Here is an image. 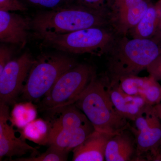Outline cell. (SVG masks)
<instances>
[{"label":"cell","instance_id":"44dd1931","mask_svg":"<svg viewBox=\"0 0 161 161\" xmlns=\"http://www.w3.org/2000/svg\"><path fill=\"white\" fill-rule=\"evenodd\" d=\"M68 154L58 148L49 146L45 152L38 156L31 157L21 158L12 161H67Z\"/></svg>","mask_w":161,"mask_h":161},{"label":"cell","instance_id":"30bf717a","mask_svg":"<svg viewBox=\"0 0 161 161\" xmlns=\"http://www.w3.org/2000/svg\"><path fill=\"white\" fill-rule=\"evenodd\" d=\"M9 118L8 105L0 103V160L4 157L21 156L29 151L34 155L37 153L36 149L28 145L26 139L16 137L13 126L8 124Z\"/></svg>","mask_w":161,"mask_h":161},{"label":"cell","instance_id":"5b68a950","mask_svg":"<svg viewBox=\"0 0 161 161\" xmlns=\"http://www.w3.org/2000/svg\"><path fill=\"white\" fill-rule=\"evenodd\" d=\"M78 64L65 55L43 54L32 66L22 92L25 101H37L44 97L64 73Z\"/></svg>","mask_w":161,"mask_h":161},{"label":"cell","instance_id":"8fae6325","mask_svg":"<svg viewBox=\"0 0 161 161\" xmlns=\"http://www.w3.org/2000/svg\"><path fill=\"white\" fill-rule=\"evenodd\" d=\"M31 30V19L11 12L0 10V41L23 48Z\"/></svg>","mask_w":161,"mask_h":161},{"label":"cell","instance_id":"6da1fadb","mask_svg":"<svg viewBox=\"0 0 161 161\" xmlns=\"http://www.w3.org/2000/svg\"><path fill=\"white\" fill-rule=\"evenodd\" d=\"M93 27H110L108 12L72 4L40 12L31 19V30L40 40Z\"/></svg>","mask_w":161,"mask_h":161},{"label":"cell","instance_id":"f1b7e54d","mask_svg":"<svg viewBox=\"0 0 161 161\" xmlns=\"http://www.w3.org/2000/svg\"><path fill=\"white\" fill-rule=\"evenodd\" d=\"M158 161H161V146L159 150V155L158 159Z\"/></svg>","mask_w":161,"mask_h":161},{"label":"cell","instance_id":"9c48e42d","mask_svg":"<svg viewBox=\"0 0 161 161\" xmlns=\"http://www.w3.org/2000/svg\"><path fill=\"white\" fill-rule=\"evenodd\" d=\"M152 4L150 0H111L108 7L110 27L117 36H126Z\"/></svg>","mask_w":161,"mask_h":161},{"label":"cell","instance_id":"d6986e66","mask_svg":"<svg viewBox=\"0 0 161 161\" xmlns=\"http://www.w3.org/2000/svg\"><path fill=\"white\" fill-rule=\"evenodd\" d=\"M21 136L40 145H47L50 124L42 119H36L22 129Z\"/></svg>","mask_w":161,"mask_h":161},{"label":"cell","instance_id":"5bb4252c","mask_svg":"<svg viewBox=\"0 0 161 161\" xmlns=\"http://www.w3.org/2000/svg\"><path fill=\"white\" fill-rule=\"evenodd\" d=\"M113 134L95 130L73 150L72 161H105L107 143Z\"/></svg>","mask_w":161,"mask_h":161},{"label":"cell","instance_id":"83f0119b","mask_svg":"<svg viewBox=\"0 0 161 161\" xmlns=\"http://www.w3.org/2000/svg\"><path fill=\"white\" fill-rule=\"evenodd\" d=\"M153 107H154V110H155L157 115L161 119V98L159 102L157 104L154 106Z\"/></svg>","mask_w":161,"mask_h":161},{"label":"cell","instance_id":"277c9868","mask_svg":"<svg viewBox=\"0 0 161 161\" xmlns=\"http://www.w3.org/2000/svg\"><path fill=\"white\" fill-rule=\"evenodd\" d=\"M117 36L110 27H93L41 40L43 46L61 51L101 56L106 54Z\"/></svg>","mask_w":161,"mask_h":161},{"label":"cell","instance_id":"3957f363","mask_svg":"<svg viewBox=\"0 0 161 161\" xmlns=\"http://www.w3.org/2000/svg\"><path fill=\"white\" fill-rule=\"evenodd\" d=\"M105 73L94 76L74 104L86 116L97 131L115 134L129 126L130 121L122 116L111 100Z\"/></svg>","mask_w":161,"mask_h":161},{"label":"cell","instance_id":"4fadbf2b","mask_svg":"<svg viewBox=\"0 0 161 161\" xmlns=\"http://www.w3.org/2000/svg\"><path fill=\"white\" fill-rule=\"evenodd\" d=\"M108 91L117 112L130 121L135 120L149 105L140 96L128 95L124 92L116 82H110L109 80Z\"/></svg>","mask_w":161,"mask_h":161},{"label":"cell","instance_id":"2e32d148","mask_svg":"<svg viewBox=\"0 0 161 161\" xmlns=\"http://www.w3.org/2000/svg\"><path fill=\"white\" fill-rule=\"evenodd\" d=\"M54 112H59L60 115L52 124H50V130H74L93 126L86 115L74 104Z\"/></svg>","mask_w":161,"mask_h":161},{"label":"cell","instance_id":"ffe728a7","mask_svg":"<svg viewBox=\"0 0 161 161\" xmlns=\"http://www.w3.org/2000/svg\"><path fill=\"white\" fill-rule=\"evenodd\" d=\"M32 102L26 101L14 105L9 118L13 126L22 130L36 119L37 110Z\"/></svg>","mask_w":161,"mask_h":161},{"label":"cell","instance_id":"ac0fdd59","mask_svg":"<svg viewBox=\"0 0 161 161\" xmlns=\"http://www.w3.org/2000/svg\"><path fill=\"white\" fill-rule=\"evenodd\" d=\"M155 79L150 75L144 77L133 75L123 77L115 82L118 84L121 89L128 95L140 96L144 98L147 90Z\"/></svg>","mask_w":161,"mask_h":161},{"label":"cell","instance_id":"7c38bea8","mask_svg":"<svg viewBox=\"0 0 161 161\" xmlns=\"http://www.w3.org/2000/svg\"><path fill=\"white\" fill-rule=\"evenodd\" d=\"M105 161H138L135 136L129 127L113 134L108 141Z\"/></svg>","mask_w":161,"mask_h":161},{"label":"cell","instance_id":"9a60e30c","mask_svg":"<svg viewBox=\"0 0 161 161\" xmlns=\"http://www.w3.org/2000/svg\"><path fill=\"white\" fill-rule=\"evenodd\" d=\"M95 130L93 126L74 130H50L47 145L69 153Z\"/></svg>","mask_w":161,"mask_h":161},{"label":"cell","instance_id":"7a4b0ae2","mask_svg":"<svg viewBox=\"0 0 161 161\" xmlns=\"http://www.w3.org/2000/svg\"><path fill=\"white\" fill-rule=\"evenodd\" d=\"M161 53V46L151 39L117 36L107 53L106 74L111 82L138 75Z\"/></svg>","mask_w":161,"mask_h":161},{"label":"cell","instance_id":"52a82bcc","mask_svg":"<svg viewBox=\"0 0 161 161\" xmlns=\"http://www.w3.org/2000/svg\"><path fill=\"white\" fill-rule=\"evenodd\" d=\"M129 128L135 136L138 161H158L161 146V119L154 107L148 105Z\"/></svg>","mask_w":161,"mask_h":161},{"label":"cell","instance_id":"8992f818","mask_svg":"<svg viewBox=\"0 0 161 161\" xmlns=\"http://www.w3.org/2000/svg\"><path fill=\"white\" fill-rule=\"evenodd\" d=\"M96 75L92 65L78 64L58 78L41 101L40 108L54 112L74 104Z\"/></svg>","mask_w":161,"mask_h":161},{"label":"cell","instance_id":"ba28073f","mask_svg":"<svg viewBox=\"0 0 161 161\" xmlns=\"http://www.w3.org/2000/svg\"><path fill=\"white\" fill-rule=\"evenodd\" d=\"M27 52L11 60L0 73V103H13L22 92L32 66L36 62Z\"/></svg>","mask_w":161,"mask_h":161},{"label":"cell","instance_id":"603a6c76","mask_svg":"<svg viewBox=\"0 0 161 161\" xmlns=\"http://www.w3.org/2000/svg\"><path fill=\"white\" fill-rule=\"evenodd\" d=\"M31 6L50 9H58L67 5L69 0H24Z\"/></svg>","mask_w":161,"mask_h":161},{"label":"cell","instance_id":"4316f807","mask_svg":"<svg viewBox=\"0 0 161 161\" xmlns=\"http://www.w3.org/2000/svg\"><path fill=\"white\" fill-rule=\"evenodd\" d=\"M155 6L160 16V19L155 34L151 40L161 46V0H159Z\"/></svg>","mask_w":161,"mask_h":161},{"label":"cell","instance_id":"484cf974","mask_svg":"<svg viewBox=\"0 0 161 161\" xmlns=\"http://www.w3.org/2000/svg\"><path fill=\"white\" fill-rule=\"evenodd\" d=\"M12 51L9 47L4 45L0 47V73L11 60Z\"/></svg>","mask_w":161,"mask_h":161},{"label":"cell","instance_id":"cb8c5ba5","mask_svg":"<svg viewBox=\"0 0 161 161\" xmlns=\"http://www.w3.org/2000/svg\"><path fill=\"white\" fill-rule=\"evenodd\" d=\"M27 9L26 5L19 0H0V10L24 11Z\"/></svg>","mask_w":161,"mask_h":161},{"label":"cell","instance_id":"7402d4cb","mask_svg":"<svg viewBox=\"0 0 161 161\" xmlns=\"http://www.w3.org/2000/svg\"><path fill=\"white\" fill-rule=\"evenodd\" d=\"M111 0H69L68 4H76L97 10L108 12Z\"/></svg>","mask_w":161,"mask_h":161},{"label":"cell","instance_id":"d4e9b609","mask_svg":"<svg viewBox=\"0 0 161 161\" xmlns=\"http://www.w3.org/2000/svg\"><path fill=\"white\" fill-rule=\"evenodd\" d=\"M147 70L149 75L157 80H161V53L153 62L147 67Z\"/></svg>","mask_w":161,"mask_h":161},{"label":"cell","instance_id":"e0dca14e","mask_svg":"<svg viewBox=\"0 0 161 161\" xmlns=\"http://www.w3.org/2000/svg\"><path fill=\"white\" fill-rule=\"evenodd\" d=\"M159 19L156 7L151 4L142 18L130 30L128 35L133 39H152L155 34Z\"/></svg>","mask_w":161,"mask_h":161}]
</instances>
